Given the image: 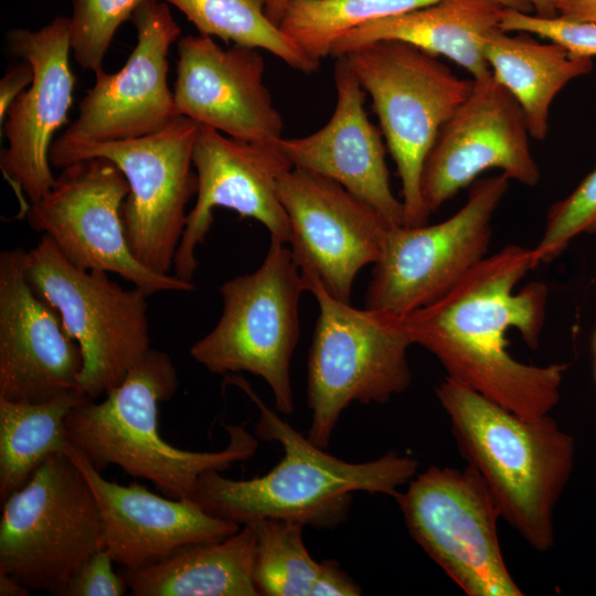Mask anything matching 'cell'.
<instances>
[{
    "label": "cell",
    "instance_id": "cell-1",
    "mask_svg": "<svg viewBox=\"0 0 596 596\" xmlns=\"http://www.w3.org/2000/svg\"><path fill=\"white\" fill-rule=\"evenodd\" d=\"M532 248L509 244L485 257L451 289L403 316L413 344L434 354L449 380L525 418H539L560 401L565 364L536 366L514 359L505 334L515 329L535 350L545 322L549 289L531 281Z\"/></svg>",
    "mask_w": 596,
    "mask_h": 596
},
{
    "label": "cell",
    "instance_id": "cell-2",
    "mask_svg": "<svg viewBox=\"0 0 596 596\" xmlns=\"http://www.w3.org/2000/svg\"><path fill=\"white\" fill-rule=\"evenodd\" d=\"M256 404L255 436L283 446L284 457L266 475L235 480L207 471L192 498L207 513L241 525L280 519L317 528H333L345 518L352 492L395 497L415 476L418 462L390 451L366 462H348L318 447L267 407L241 377H232Z\"/></svg>",
    "mask_w": 596,
    "mask_h": 596
},
{
    "label": "cell",
    "instance_id": "cell-3",
    "mask_svg": "<svg viewBox=\"0 0 596 596\" xmlns=\"http://www.w3.org/2000/svg\"><path fill=\"white\" fill-rule=\"evenodd\" d=\"M179 379L170 355L150 349L102 402L84 398L65 419L66 437L98 471L115 465L134 478L153 483L166 497L193 498L200 477L251 459L257 439L244 426H224L227 446L192 451L164 440L158 428V405L177 392Z\"/></svg>",
    "mask_w": 596,
    "mask_h": 596
},
{
    "label": "cell",
    "instance_id": "cell-4",
    "mask_svg": "<svg viewBox=\"0 0 596 596\" xmlns=\"http://www.w3.org/2000/svg\"><path fill=\"white\" fill-rule=\"evenodd\" d=\"M465 460L501 517L536 551L553 546V512L570 478L574 440L549 416L522 417L446 377L436 389Z\"/></svg>",
    "mask_w": 596,
    "mask_h": 596
},
{
    "label": "cell",
    "instance_id": "cell-5",
    "mask_svg": "<svg viewBox=\"0 0 596 596\" xmlns=\"http://www.w3.org/2000/svg\"><path fill=\"white\" fill-rule=\"evenodd\" d=\"M301 274L319 306L307 363V437L326 449L351 403L384 404L409 386L413 342L402 316L358 309L333 297L313 273Z\"/></svg>",
    "mask_w": 596,
    "mask_h": 596
},
{
    "label": "cell",
    "instance_id": "cell-6",
    "mask_svg": "<svg viewBox=\"0 0 596 596\" xmlns=\"http://www.w3.org/2000/svg\"><path fill=\"white\" fill-rule=\"evenodd\" d=\"M368 93L402 184L404 225L427 224L422 195L426 158L440 128L470 94L473 79L458 77L436 55L402 41L368 43L347 53Z\"/></svg>",
    "mask_w": 596,
    "mask_h": 596
},
{
    "label": "cell",
    "instance_id": "cell-7",
    "mask_svg": "<svg viewBox=\"0 0 596 596\" xmlns=\"http://www.w3.org/2000/svg\"><path fill=\"white\" fill-rule=\"evenodd\" d=\"M286 245L270 237L255 272L223 283L221 317L190 354L212 373L243 371L262 377L276 409L288 415L294 412L290 362L300 334L299 301L307 286Z\"/></svg>",
    "mask_w": 596,
    "mask_h": 596
},
{
    "label": "cell",
    "instance_id": "cell-8",
    "mask_svg": "<svg viewBox=\"0 0 596 596\" xmlns=\"http://www.w3.org/2000/svg\"><path fill=\"white\" fill-rule=\"evenodd\" d=\"M102 547L96 498L67 454L51 456L2 502L0 571L31 590L62 596Z\"/></svg>",
    "mask_w": 596,
    "mask_h": 596
},
{
    "label": "cell",
    "instance_id": "cell-9",
    "mask_svg": "<svg viewBox=\"0 0 596 596\" xmlns=\"http://www.w3.org/2000/svg\"><path fill=\"white\" fill-rule=\"evenodd\" d=\"M32 288L60 313L83 355L79 387L97 400L119 385L150 347L149 297L125 289L108 273L72 264L43 235L25 255Z\"/></svg>",
    "mask_w": 596,
    "mask_h": 596
},
{
    "label": "cell",
    "instance_id": "cell-10",
    "mask_svg": "<svg viewBox=\"0 0 596 596\" xmlns=\"http://www.w3.org/2000/svg\"><path fill=\"white\" fill-rule=\"evenodd\" d=\"M199 124L177 116L163 129L134 139L76 145L53 142L52 166L89 158L113 161L125 174L129 192L123 203L125 236L132 256L158 274H170L188 214L198 191L192 170Z\"/></svg>",
    "mask_w": 596,
    "mask_h": 596
},
{
    "label": "cell",
    "instance_id": "cell-11",
    "mask_svg": "<svg viewBox=\"0 0 596 596\" xmlns=\"http://www.w3.org/2000/svg\"><path fill=\"white\" fill-rule=\"evenodd\" d=\"M412 538L468 596H521L499 544V507L471 466L430 467L394 497Z\"/></svg>",
    "mask_w": 596,
    "mask_h": 596
},
{
    "label": "cell",
    "instance_id": "cell-12",
    "mask_svg": "<svg viewBox=\"0 0 596 596\" xmlns=\"http://www.w3.org/2000/svg\"><path fill=\"white\" fill-rule=\"evenodd\" d=\"M509 180L503 173L477 179L466 203L437 224L390 227L364 307L403 317L451 289L488 256L492 216Z\"/></svg>",
    "mask_w": 596,
    "mask_h": 596
},
{
    "label": "cell",
    "instance_id": "cell-13",
    "mask_svg": "<svg viewBox=\"0 0 596 596\" xmlns=\"http://www.w3.org/2000/svg\"><path fill=\"white\" fill-rule=\"evenodd\" d=\"M128 192L127 179L113 161L78 160L64 167L51 190L30 204L26 221L79 268L116 274L148 296L194 290L192 281L152 272L132 256L121 216Z\"/></svg>",
    "mask_w": 596,
    "mask_h": 596
},
{
    "label": "cell",
    "instance_id": "cell-14",
    "mask_svg": "<svg viewBox=\"0 0 596 596\" xmlns=\"http://www.w3.org/2000/svg\"><path fill=\"white\" fill-rule=\"evenodd\" d=\"M524 113L492 73L473 79L468 97L440 128L426 158L422 195L432 214L489 169L524 185L541 172L530 149Z\"/></svg>",
    "mask_w": 596,
    "mask_h": 596
},
{
    "label": "cell",
    "instance_id": "cell-15",
    "mask_svg": "<svg viewBox=\"0 0 596 596\" xmlns=\"http://www.w3.org/2000/svg\"><path fill=\"white\" fill-rule=\"evenodd\" d=\"M278 193L300 270L313 273L333 297L350 302L356 275L380 259L393 226L340 183L304 169L285 171Z\"/></svg>",
    "mask_w": 596,
    "mask_h": 596
},
{
    "label": "cell",
    "instance_id": "cell-16",
    "mask_svg": "<svg viewBox=\"0 0 596 596\" xmlns=\"http://www.w3.org/2000/svg\"><path fill=\"white\" fill-rule=\"evenodd\" d=\"M192 160L198 191L173 262L177 277L192 281L198 267L195 249L211 230L215 207L254 219L268 230L272 238L290 243L291 228L279 198L278 181L292 166L279 140L242 141L200 125Z\"/></svg>",
    "mask_w": 596,
    "mask_h": 596
},
{
    "label": "cell",
    "instance_id": "cell-17",
    "mask_svg": "<svg viewBox=\"0 0 596 596\" xmlns=\"http://www.w3.org/2000/svg\"><path fill=\"white\" fill-rule=\"evenodd\" d=\"M137 43L116 73L95 74L78 116L53 142L76 145L134 139L157 132L178 115L168 85V52L181 29L166 2L151 1L130 19Z\"/></svg>",
    "mask_w": 596,
    "mask_h": 596
},
{
    "label": "cell",
    "instance_id": "cell-18",
    "mask_svg": "<svg viewBox=\"0 0 596 596\" xmlns=\"http://www.w3.org/2000/svg\"><path fill=\"white\" fill-rule=\"evenodd\" d=\"M11 51L33 68V81L8 109L0 168L15 190L25 215L30 204L53 187L50 149L55 131L67 121L75 77L70 67L71 19L56 17L43 28L8 33Z\"/></svg>",
    "mask_w": 596,
    "mask_h": 596
},
{
    "label": "cell",
    "instance_id": "cell-19",
    "mask_svg": "<svg viewBox=\"0 0 596 596\" xmlns=\"http://www.w3.org/2000/svg\"><path fill=\"white\" fill-rule=\"evenodd\" d=\"M26 251L0 254V398L39 403L83 393V355L57 310L31 286Z\"/></svg>",
    "mask_w": 596,
    "mask_h": 596
},
{
    "label": "cell",
    "instance_id": "cell-20",
    "mask_svg": "<svg viewBox=\"0 0 596 596\" xmlns=\"http://www.w3.org/2000/svg\"><path fill=\"white\" fill-rule=\"evenodd\" d=\"M177 113L237 140L275 142L284 121L265 85V61L257 49H222L211 36L177 42Z\"/></svg>",
    "mask_w": 596,
    "mask_h": 596
},
{
    "label": "cell",
    "instance_id": "cell-21",
    "mask_svg": "<svg viewBox=\"0 0 596 596\" xmlns=\"http://www.w3.org/2000/svg\"><path fill=\"white\" fill-rule=\"evenodd\" d=\"M65 454L96 498L103 547L124 570L152 566L185 545L223 540L242 526L207 513L191 499L161 497L136 481H109L72 446Z\"/></svg>",
    "mask_w": 596,
    "mask_h": 596
},
{
    "label": "cell",
    "instance_id": "cell-22",
    "mask_svg": "<svg viewBox=\"0 0 596 596\" xmlns=\"http://www.w3.org/2000/svg\"><path fill=\"white\" fill-rule=\"evenodd\" d=\"M337 103L316 132L281 138L294 168L329 178L377 211L390 226L404 225V206L392 192L381 132L364 109L365 91L345 56L336 58Z\"/></svg>",
    "mask_w": 596,
    "mask_h": 596
},
{
    "label": "cell",
    "instance_id": "cell-23",
    "mask_svg": "<svg viewBox=\"0 0 596 596\" xmlns=\"http://www.w3.org/2000/svg\"><path fill=\"white\" fill-rule=\"evenodd\" d=\"M531 7L529 0H439L349 32L333 45L330 56L337 58L368 43L395 40L443 55L478 79L491 74L483 46L488 34L500 28L504 10L528 12Z\"/></svg>",
    "mask_w": 596,
    "mask_h": 596
},
{
    "label": "cell",
    "instance_id": "cell-24",
    "mask_svg": "<svg viewBox=\"0 0 596 596\" xmlns=\"http://www.w3.org/2000/svg\"><path fill=\"white\" fill-rule=\"evenodd\" d=\"M255 545L254 529L243 524L228 538L192 543L152 566L121 573L132 596H258Z\"/></svg>",
    "mask_w": 596,
    "mask_h": 596
},
{
    "label": "cell",
    "instance_id": "cell-25",
    "mask_svg": "<svg viewBox=\"0 0 596 596\" xmlns=\"http://www.w3.org/2000/svg\"><path fill=\"white\" fill-rule=\"evenodd\" d=\"M483 53L493 77L521 106L530 137L538 140L547 136L556 95L594 66L593 58L572 56L557 43H542L524 32L509 35L500 28L488 34Z\"/></svg>",
    "mask_w": 596,
    "mask_h": 596
},
{
    "label": "cell",
    "instance_id": "cell-26",
    "mask_svg": "<svg viewBox=\"0 0 596 596\" xmlns=\"http://www.w3.org/2000/svg\"><path fill=\"white\" fill-rule=\"evenodd\" d=\"M84 398L87 397L83 393L39 403L0 398L1 503L23 487L51 456L71 448L65 419Z\"/></svg>",
    "mask_w": 596,
    "mask_h": 596
},
{
    "label": "cell",
    "instance_id": "cell-27",
    "mask_svg": "<svg viewBox=\"0 0 596 596\" xmlns=\"http://www.w3.org/2000/svg\"><path fill=\"white\" fill-rule=\"evenodd\" d=\"M177 7L201 35L265 50L288 66L313 73L320 62L308 56L265 11L263 0H166Z\"/></svg>",
    "mask_w": 596,
    "mask_h": 596
},
{
    "label": "cell",
    "instance_id": "cell-28",
    "mask_svg": "<svg viewBox=\"0 0 596 596\" xmlns=\"http://www.w3.org/2000/svg\"><path fill=\"white\" fill-rule=\"evenodd\" d=\"M439 0H294L279 23L283 32L308 56H330L349 32Z\"/></svg>",
    "mask_w": 596,
    "mask_h": 596
},
{
    "label": "cell",
    "instance_id": "cell-29",
    "mask_svg": "<svg viewBox=\"0 0 596 596\" xmlns=\"http://www.w3.org/2000/svg\"><path fill=\"white\" fill-rule=\"evenodd\" d=\"M248 524L256 533L253 574L258 595L311 596L321 563L304 544V524L280 519Z\"/></svg>",
    "mask_w": 596,
    "mask_h": 596
},
{
    "label": "cell",
    "instance_id": "cell-30",
    "mask_svg": "<svg viewBox=\"0 0 596 596\" xmlns=\"http://www.w3.org/2000/svg\"><path fill=\"white\" fill-rule=\"evenodd\" d=\"M157 0H73L71 51L85 71L103 68L117 29L142 4Z\"/></svg>",
    "mask_w": 596,
    "mask_h": 596
},
{
    "label": "cell",
    "instance_id": "cell-31",
    "mask_svg": "<svg viewBox=\"0 0 596 596\" xmlns=\"http://www.w3.org/2000/svg\"><path fill=\"white\" fill-rule=\"evenodd\" d=\"M579 234H596V167L550 206L543 234L532 248L538 265L555 259Z\"/></svg>",
    "mask_w": 596,
    "mask_h": 596
},
{
    "label": "cell",
    "instance_id": "cell-32",
    "mask_svg": "<svg viewBox=\"0 0 596 596\" xmlns=\"http://www.w3.org/2000/svg\"><path fill=\"white\" fill-rule=\"evenodd\" d=\"M500 29L504 32L535 34L562 45L572 56H596V23L581 22L561 17L542 18L536 14L507 8Z\"/></svg>",
    "mask_w": 596,
    "mask_h": 596
},
{
    "label": "cell",
    "instance_id": "cell-33",
    "mask_svg": "<svg viewBox=\"0 0 596 596\" xmlns=\"http://www.w3.org/2000/svg\"><path fill=\"white\" fill-rule=\"evenodd\" d=\"M115 563L104 549L96 551L73 575L62 596H121L128 590L123 573H116Z\"/></svg>",
    "mask_w": 596,
    "mask_h": 596
},
{
    "label": "cell",
    "instance_id": "cell-34",
    "mask_svg": "<svg viewBox=\"0 0 596 596\" xmlns=\"http://www.w3.org/2000/svg\"><path fill=\"white\" fill-rule=\"evenodd\" d=\"M360 594V586L342 571L338 562L334 560L321 562L311 596H356Z\"/></svg>",
    "mask_w": 596,
    "mask_h": 596
},
{
    "label": "cell",
    "instance_id": "cell-35",
    "mask_svg": "<svg viewBox=\"0 0 596 596\" xmlns=\"http://www.w3.org/2000/svg\"><path fill=\"white\" fill-rule=\"evenodd\" d=\"M33 81V68L24 61L11 68L0 81V123L3 124L8 109L15 98L25 91Z\"/></svg>",
    "mask_w": 596,
    "mask_h": 596
},
{
    "label": "cell",
    "instance_id": "cell-36",
    "mask_svg": "<svg viewBox=\"0 0 596 596\" xmlns=\"http://www.w3.org/2000/svg\"><path fill=\"white\" fill-rule=\"evenodd\" d=\"M557 17L596 23V0H553Z\"/></svg>",
    "mask_w": 596,
    "mask_h": 596
},
{
    "label": "cell",
    "instance_id": "cell-37",
    "mask_svg": "<svg viewBox=\"0 0 596 596\" xmlns=\"http://www.w3.org/2000/svg\"><path fill=\"white\" fill-rule=\"evenodd\" d=\"M31 589L17 577L0 571V596H29Z\"/></svg>",
    "mask_w": 596,
    "mask_h": 596
},
{
    "label": "cell",
    "instance_id": "cell-38",
    "mask_svg": "<svg viewBox=\"0 0 596 596\" xmlns=\"http://www.w3.org/2000/svg\"><path fill=\"white\" fill-rule=\"evenodd\" d=\"M265 3V11L268 18L279 25L287 9L294 0H263Z\"/></svg>",
    "mask_w": 596,
    "mask_h": 596
},
{
    "label": "cell",
    "instance_id": "cell-39",
    "mask_svg": "<svg viewBox=\"0 0 596 596\" xmlns=\"http://www.w3.org/2000/svg\"><path fill=\"white\" fill-rule=\"evenodd\" d=\"M535 14L542 18L557 17L553 0H529Z\"/></svg>",
    "mask_w": 596,
    "mask_h": 596
},
{
    "label": "cell",
    "instance_id": "cell-40",
    "mask_svg": "<svg viewBox=\"0 0 596 596\" xmlns=\"http://www.w3.org/2000/svg\"><path fill=\"white\" fill-rule=\"evenodd\" d=\"M593 350H594V354H595V379H596V331H595V334H594V338H593Z\"/></svg>",
    "mask_w": 596,
    "mask_h": 596
}]
</instances>
